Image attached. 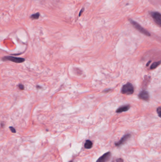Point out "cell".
I'll return each mask as SVG.
<instances>
[{
  "instance_id": "3",
  "label": "cell",
  "mask_w": 161,
  "mask_h": 162,
  "mask_svg": "<svg viewBox=\"0 0 161 162\" xmlns=\"http://www.w3.org/2000/svg\"><path fill=\"white\" fill-rule=\"evenodd\" d=\"M3 60H9L12 62L17 63H21L24 62L25 61V59L23 58L14 57L12 56H7L3 58Z\"/></svg>"
},
{
  "instance_id": "7",
  "label": "cell",
  "mask_w": 161,
  "mask_h": 162,
  "mask_svg": "<svg viewBox=\"0 0 161 162\" xmlns=\"http://www.w3.org/2000/svg\"><path fill=\"white\" fill-rule=\"evenodd\" d=\"M131 137L130 134H127L124 135L122 138L118 142L115 143V144L116 146H120L123 144H125L126 142L128 140V139Z\"/></svg>"
},
{
  "instance_id": "2",
  "label": "cell",
  "mask_w": 161,
  "mask_h": 162,
  "mask_svg": "<svg viewBox=\"0 0 161 162\" xmlns=\"http://www.w3.org/2000/svg\"><path fill=\"white\" fill-rule=\"evenodd\" d=\"M134 90V87L132 84L128 82L122 86L121 92L122 93L124 94L130 95L133 93Z\"/></svg>"
},
{
  "instance_id": "9",
  "label": "cell",
  "mask_w": 161,
  "mask_h": 162,
  "mask_svg": "<svg viewBox=\"0 0 161 162\" xmlns=\"http://www.w3.org/2000/svg\"><path fill=\"white\" fill-rule=\"evenodd\" d=\"M93 146V143L91 141L89 140H86L85 144H84V147L86 149H90Z\"/></svg>"
},
{
  "instance_id": "5",
  "label": "cell",
  "mask_w": 161,
  "mask_h": 162,
  "mask_svg": "<svg viewBox=\"0 0 161 162\" xmlns=\"http://www.w3.org/2000/svg\"><path fill=\"white\" fill-rule=\"evenodd\" d=\"M111 158V153L110 152H108L99 157L96 162H107L110 160Z\"/></svg>"
},
{
  "instance_id": "14",
  "label": "cell",
  "mask_w": 161,
  "mask_h": 162,
  "mask_svg": "<svg viewBox=\"0 0 161 162\" xmlns=\"http://www.w3.org/2000/svg\"><path fill=\"white\" fill-rule=\"evenodd\" d=\"M18 87H19V88L20 90H23L24 89V86L23 84H19V85H18Z\"/></svg>"
},
{
  "instance_id": "17",
  "label": "cell",
  "mask_w": 161,
  "mask_h": 162,
  "mask_svg": "<svg viewBox=\"0 0 161 162\" xmlns=\"http://www.w3.org/2000/svg\"><path fill=\"white\" fill-rule=\"evenodd\" d=\"M151 62V61H149V62H148V63H147V64H146V66H148V65H149V64Z\"/></svg>"
},
{
  "instance_id": "11",
  "label": "cell",
  "mask_w": 161,
  "mask_h": 162,
  "mask_svg": "<svg viewBox=\"0 0 161 162\" xmlns=\"http://www.w3.org/2000/svg\"><path fill=\"white\" fill-rule=\"evenodd\" d=\"M40 17V13L39 12L36 13L35 14H32L31 16H30V18L33 19H38Z\"/></svg>"
},
{
  "instance_id": "18",
  "label": "cell",
  "mask_w": 161,
  "mask_h": 162,
  "mask_svg": "<svg viewBox=\"0 0 161 162\" xmlns=\"http://www.w3.org/2000/svg\"><path fill=\"white\" fill-rule=\"evenodd\" d=\"M73 162V161H70V162Z\"/></svg>"
},
{
  "instance_id": "12",
  "label": "cell",
  "mask_w": 161,
  "mask_h": 162,
  "mask_svg": "<svg viewBox=\"0 0 161 162\" xmlns=\"http://www.w3.org/2000/svg\"><path fill=\"white\" fill-rule=\"evenodd\" d=\"M157 113L159 116V117L161 118V107H159L157 108Z\"/></svg>"
},
{
  "instance_id": "16",
  "label": "cell",
  "mask_w": 161,
  "mask_h": 162,
  "mask_svg": "<svg viewBox=\"0 0 161 162\" xmlns=\"http://www.w3.org/2000/svg\"><path fill=\"white\" fill-rule=\"evenodd\" d=\"M116 162H123V160L122 158H118L116 159Z\"/></svg>"
},
{
  "instance_id": "8",
  "label": "cell",
  "mask_w": 161,
  "mask_h": 162,
  "mask_svg": "<svg viewBox=\"0 0 161 162\" xmlns=\"http://www.w3.org/2000/svg\"><path fill=\"white\" fill-rule=\"evenodd\" d=\"M130 107L129 105H125L118 108L116 110L117 113H121L128 111Z\"/></svg>"
},
{
  "instance_id": "13",
  "label": "cell",
  "mask_w": 161,
  "mask_h": 162,
  "mask_svg": "<svg viewBox=\"0 0 161 162\" xmlns=\"http://www.w3.org/2000/svg\"><path fill=\"white\" fill-rule=\"evenodd\" d=\"M9 128V129H10V131H11L12 133H16V131L15 129V128H14L13 127H12V126H10Z\"/></svg>"
},
{
  "instance_id": "15",
  "label": "cell",
  "mask_w": 161,
  "mask_h": 162,
  "mask_svg": "<svg viewBox=\"0 0 161 162\" xmlns=\"http://www.w3.org/2000/svg\"><path fill=\"white\" fill-rule=\"evenodd\" d=\"M84 9H85L83 8H82V9H81L80 11V13H79V17H80V16L81 15V14H82V13L84 12Z\"/></svg>"
},
{
  "instance_id": "6",
  "label": "cell",
  "mask_w": 161,
  "mask_h": 162,
  "mask_svg": "<svg viewBox=\"0 0 161 162\" xmlns=\"http://www.w3.org/2000/svg\"><path fill=\"white\" fill-rule=\"evenodd\" d=\"M138 97H139V99H141L144 100H145V101H148L150 98L149 94L148 92L145 90H142L139 93Z\"/></svg>"
},
{
  "instance_id": "10",
  "label": "cell",
  "mask_w": 161,
  "mask_h": 162,
  "mask_svg": "<svg viewBox=\"0 0 161 162\" xmlns=\"http://www.w3.org/2000/svg\"><path fill=\"white\" fill-rule=\"evenodd\" d=\"M161 63V61H159L158 62H155L154 63H153L151 65L150 67L151 69H154L156 68L157 67H158Z\"/></svg>"
},
{
  "instance_id": "1",
  "label": "cell",
  "mask_w": 161,
  "mask_h": 162,
  "mask_svg": "<svg viewBox=\"0 0 161 162\" xmlns=\"http://www.w3.org/2000/svg\"><path fill=\"white\" fill-rule=\"evenodd\" d=\"M129 21L131 23V24L135 28L137 29L138 31H139L141 33L147 36H150L151 34L150 33L147 31L146 29H145L143 27H142L140 25H139L138 23H137V22L131 19H129Z\"/></svg>"
},
{
  "instance_id": "4",
  "label": "cell",
  "mask_w": 161,
  "mask_h": 162,
  "mask_svg": "<svg viewBox=\"0 0 161 162\" xmlns=\"http://www.w3.org/2000/svg\"><path fill=\"white\" fill-rule=\"evenodd\" d=\"M154 21L161 27V14L158 12H152L150 13Z\"/></svg>"
}]
</instances>
